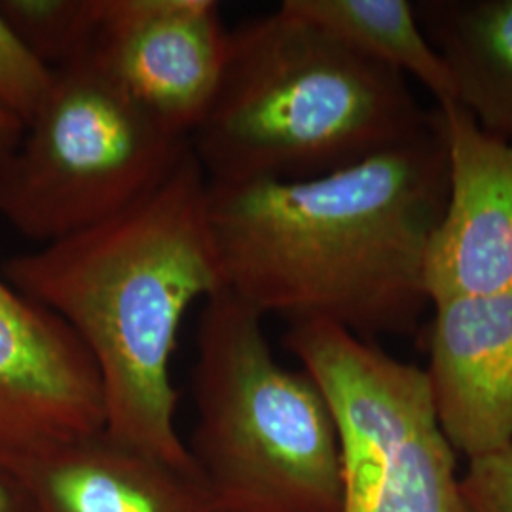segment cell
<instances>
[{"label":"cell","instance_id":"cell-1","mask_svg":"<svg viewBox=\"0 0 512 512\" xmlns=\"http://www.w3.org/2000/svg\"><path fill=\"white\" fill-rule=\"evenodd\" d=\"M448 198L439 128L302 181L209 183L228 291L262 317L325 321L363 340L420 329L425 264Z\"/></svg>","mask_w":512,"mask_h":512},{"label":"cell","instance_id":"cell-2","mask_svg":"<svg viewBox=\"0 0 512 512\" xmlns=\"http://www.w3.org/2000/svg\"><path fill=\"white\" fill-rule=\"evenodd\" d=\"M0 274L59 315L92 355L110 437L194 469L175 416L171 357L186 311L226 289L209 220V181L192 148L145 198Z\"/></svg>","mask_w":512,"mask_h":512},{"label":"cell","instance_id":"cell-3","mask_svg":"<svg viewBox=\"0 0 512 512\" xmlns=\"http://www.w3.org/2000/svg\"><path fill=\"white\" fill-rule=\"evenodd\" d=\"M429 118L403 74L281 4L228 33L190 148L209 183L302 181L395 147Z\"/></svg>","mask_w":512,"mask_h":512},{"label":"cell","instance_id":"cell-4","mask_svg":"<svg viewBox=\"0 0 512 512\" xmlns=\"http://www.w3.org/2000/svg\"><path fill=\"white\" fill-rule=\"evenodd\" d=\"M264 317L222 289L196 332V425L186 444L220 512H342L344 458L310 374L279 365Z\"/></svg>","mask_w":512,"mask_h":512},{"label":"cell","instance_id":"cell-5","mask_svg":"<svg viewBox=\"0 0 512 512\" xmlns=\"http://www.w3.org/2000/svg\"><path fill=\"white\" fill-rule=\"evenodd\" d=\"M190 141L162 126L88 57L55 69L54 86L0 162V215L48 245L145 198Z\"/></svg>","mask_w":512,"mask_h":512},{"label":"cell","instance_id":"cell-6","mask_svg":"<svg viewBox=\"0 0 512 512\" xmlns=\"http://www.w3.org/2000/svg\"><path fill=\"white\" fill-rule=\"evenodd\" d=\"M283 344L336 421L342 512H467L425 370L325 321L291 323Z\"/></svg>","mask_w":512,"mask_h":512},{"label":"cell","instance_id":"cell-7","mask_svg":"<svg viewBox=\"0 0 512 512\" xmlns=\"http://www.w3.org/2000/svg\"><path fill=\"white\" fill-rule=\"evenodd\" d=\"M105 423L103 385L82 340L0 274V469L14 473Z\"/></svg>","mask_w":512,"mask_h":512},{"label":"cell","instance_id":"cell-8","mask_svg":"<svg viewBox=\"0 0 512 512\" xmlns=\"http://www.w3.org/2000/svg\"><path fill=\"white\" fill-rule=\"evenodd\" d=\"M228 33L215 0H99L86 57L190 141L217 92Z\"/></svg>","mask_w":512,"mask_h":512},{"label":"cell","instance_id":"cell-9","mask_svg":"<svg viewBox=\"0 0 512 512\" xmlns=\"http://www.w3.org/2000/svg\"><path fill=\"white\" fill-rule=\"evenodd\" d=\"M448 162V198L433 234L429 302L512 291V137L484 128L459 103L437 105Z\"/></svg>","mask_w":512,"mask_h":512},{"label":"cell","instance_id":"cell-10","mask_svg":"<svg viewBox=\"0 0 512 512\" xmlns=\"http://www.w3.org/2000/svg\"><path fill=\"white\" fill-rule=\"evenodd\" d=\"M425 370L456 454L482 458L512 442V291L431 302Z\"/></svg>","mask_w":512,"mask_h":512},{"label":"cell","instance_id":"cell-11","mask_svg":"<svg viewBox=\"0 0 512 512\" xmlns=\"http://www.w3.org/2000/svg\"><path fill=\"white\" fill-rule=\"evenodd\" d=\"M31 512H220L198 469L99 431L10 473Z\"/></svg>","mask_w":512,"mask_h":512},{"label":"cell","instance_id":"cell-12","mask_svg":"<svg viewBox=\"0 0 512 512\" xmlns=\"http://www.w3.org/2000/svg\"><path fill=\"white\" fill-rule=\"evenodd\" d=\"M421 29L480 128L512 137V0L414 2Z\"/></svg>","mask_w":512,"mask_h":512},{"label":"cell","instance_id":"cell-13","mask_svg":"<svg viewBox=\"0 0 512 512\" xmlns=\"http://www.w3.org/2000/svg\"><path fill=\"white\" fill-rule=\"evenodd\" d=\"M285 8L340 38L359 54L412 76L437 105L456 103L458 93L410 0H283Z\"/></svg>","mask_w":512,"mask_h":512},{"label":"cell","instance_id":"cell-14","mask_svg":"<svg viewBox=\"0 0 512 512\" xmlns=\"http://www.w3.org/2000/svg\"><path fill=\"white\" fill-rule=\"evenodd\" d=\"M0 12L55 71L90 54L99 0H0Z\"/></svg>","mask_w":512,"mask_h":512},{"label":"cell","instance_id":"cell-15","mask_svg":"<svg viewBox=\"0 0 512 512\" xmlns=\"http://www.w3.org/2000/svg\"><path fill=\"white\" fill-rule=\"evenodd\" d=\"M54 76L0 12V107L27 128L46 103Z\"/></svg>","mask_w":512,"mask_h":512},{"label":"cell","instance_id":"cell-16","mask_svg":"<svg viewBox=\"0 0 512 512\" xmlns=\"http://www.w3.org/2000/svg\"><path fill=\"white\" fill-rule=\"evenodd\" d=\"M461 494L467 512H512V442L467 461Z\"/></svg>","mask_w":512,"mask_h":512},{"label":"cell","instance_id":"cell-17","mask_svg":"<svg viewBox=\"0 0 512 512\" xmlns=\"http://www.w3.org/2000/svg\"><path fill=\"white\" fill-rule=\"evenodd\" d=\"M0 512H31L18 480L0 469Z\"/></svg>","mask_w":512,"mask_h":512},{"label":"cell","instance_id":"cell-18","mask_svg":"<svg viewBox=\"0 0 512 512\" xmlns=\"http://www.w3.org/2000/svg\"><path fill=\"white\" fill-rule=\"evenodd\" d=\"M23 129L25 126L12 112L0 107V162L16 148L23 135Z\"/></svg>","mask_w":512,"mask_h":512}]
</instances>
